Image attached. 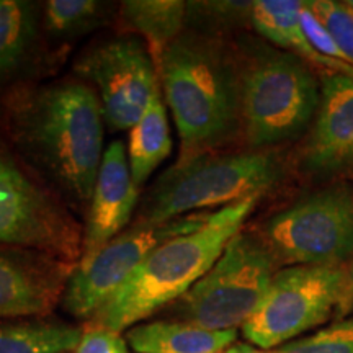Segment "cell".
<instances>
[{
    "label": "cell",
    "instance_id": "3",
    "mask_svg": "<svg viewBox=\"0 0 353 353\" xmlns=\"http://www.w3.org/2000/svg\"><path fill=\"white\" fill-rule=\"evenodd\" d=\"M157 74L180 134L176 164L231 134L241 117V81L218 43L182 33L164 51Z\"/></svg>",
    "mask_w": 353,
    "mask_h": 353
},
{
    "label": "cell",
    "instance_id": "6",
    "mask_svg": "<svg viewBox=\"0 0 353 353\" xmlns=\"http://www.w3.org/2000/svg\"><path fill=\"white\" fill-rule=\"evenodd\" d=\"M276 267L262 237L241 231L210 272L172 304L174 312L210 330H237L263 301Z\"/></svg>",
    "mask_w": 353,
    "mask_h": 353
},
{
    "label": "cell",
    "instance_id": "5",
    "mask_svg": "<svg viewBox=\"0 0 353 353\" xmlns=\"http://www.w3.org/2000/svg\"><path fill=\"white\" fill-rule=\"evenodd\" d=\"M239 81L241 117L254 148L296 138L314 121L321 83L301 57L265 50L247 63Z\"/></svg>",
    "mask_w": 353,
    "mask_h": 353
},
{
    "label": "cell",
    "instance_id": "24",
    "mask_svg": "<svg viewBox=\"0 0 353 353\" xmlns=\"http://www.w3.org/2000/svg\"><path fill=\"white\" fill-rule=\"evenodd\" d=\"M343 273H345V280H343L342 296L337 312H335V319L337 321L353 317V259L343 265Z\"/></svg>",
    "mask_w": 353,
    "mask_h": 353
},
{
    "label": "cell",
    "instance_id": "18",
    "mask_svg": "<svg viewBox=\"0 0 353 353\" xmlns=\"http://www.w3.org/2000/svg\"><path fill=\"white\" fill-rule=\"evenodd\" d=\"M188 7L180 0H128L121 3L125 20L148 39L154 64L182 34Z\"/></svg>",
    "mask_w": 353,
    "mask_h": 353
},
{
    "label": "cell",
    "instance_id": "7",
    "mask_svg": "<svg viewBox=\"0 0 353 353\" xmlns=\"http://www.w3.org/2000/svg\"><path fill=\"white\" fill-rule=\"evenodd\" d=\"M262 239L278 263L343 267L353 259V185L293 203L265 223Z\"/></svg>",
    "mask_w": 353,
    "mask_h": 353
},
{
    "label": "cell",
    "instance_id": "4",
    "mask_svg": "<svg viewBox=\"0 0 353 353\" xmlns=\"http://www.w3.org/2000/svg\"><path fill=\"white\" fill-rule=\"evenodd\" d=\"M280 179L272 154L200 156L175 164L154 185L134 224H161L201 210L224 208L249 196H260Z\"/></svg>",
    "mask_w": 353,
    "mask_h": 353
},
{
    "label": "cell",
    "instance_id": "22",
    "mask_svg": "<svg viewBox=\"0 0 353 353\" xmlns=\"http://www.w3.org/2000/svg\"><path fill=\"white\" fill-rule=\"evenodd\" d=\"M275 350L276 353H353V317L335 321Z\"/></svg>",
    "mask_w": 353,
    "mask_h": 353
},
{
    "label": "cell",
    "instance_id": "16",
    "mask_svg": "<svg viewBox=\"0 0 353 353\" xmlns=\"http://www.w3.org/2000/svg\"><path fill=\"white\" fill-rule=\"evenodd\" d=\"M136 353H221L236 343L237 330H210L185 321H156L128 330Z\"/></svg>",
    "mask_w": 353,
    "mask_h": 353
},
{
    "label": "cell",
    "instance_id": "19",
    "mask_svg": "<svg viewBox=\"0 0 353 353\" xmlns=\"http://www.w3.org/2000/svg\"><path fill=\"white\" fill-rule=\"evenodd\" d=\"M82 329L48 321H0V353H69Z\"/></svg>",
    "mask_w": 353,
    "mask_h": 353
},
{
    "label": "cell",
    "instance_id": "2",
    "mask_svg": "<svg viewBox=\"0 0 353 353\" xmlns=\"http://www.w3.org/2000/svg\"><path fill=\"white\" fill-rule=\"evenodd\" d=\"M259 198L249 196L213 211L200 229L157 247L95 312L90 325L123 332L182 298L210 272L232 237L241 232Z\"/></svg>",
    "mask_w": 353,
    "mask_h": 353
},
{
    "label": "cell",
    "instance_id": "9",
    "mask_svg": "<svg viewBox=\"0 0 353 353\" xmlns=\"http://www.w3.org/2000/svg\"><path fill=\"white\" fill-rule=\"evenodd\" d=\"M82 239L72 216L0 144V247L72 262L82 257Z\"/></svg>",
    "mask_w": 353,
    "mask_h": 353
},
{
    "label": "cell",
    "instance_id": "26",
    "mask_svg": "<svg viewBox=\"0 0 353 353\" xmlns=\"http://www.w3.org/2000/svg\"><path fill=\"white\" fill-rule=\"evenodd\" d=\"M343 3H345V6L353 12V0H345V2H343Z\"/></svg>",
    "mask_w": 353,
    "mask_h": 353
},
{
    "label": "cell",
    "instance_id": "11",
    "mask_svg": "<svg viewBox=\"0 0 353 353\" xmlns=\"http://www.w3.org/2000/svg\"><path fill=\"white\" fill-rule=\"evenodd\" d=\"M76 69L99 88L105 123L114 131L131 130L159 88L156 64L138 38L95 44L79 57Z\"/></svg>",
    "mask_w": 353,
    "mask_h": 353
},
{
    "label": "cell",
    "instance_id": "23",
    "mask_svg": "<svg viewBox=\"0 0 353 353\" xmlns=\"http://www.w3.org/2000/svg\"><path fill=\"white\" fill-rule=\"evenodd\" d=\"M74 353H131L120 332L88 325L82 330V337Z\"/></svg>",
    "mask_w": 353,
    "mask_h": 353
},
{
    "label": "cell",
    "instance_id": "12",
    "mask_svg": "<svg viewBox=\"0 0 353 353\" xmlns=\"http://www.w3.org/2000/svg\"><path fill=\"white\" fill-rule=\"evenodd\" d=\"M70 273V262L50 254L0 247V321L50 312Z\"/></svg>",
    "mask_w": 353,
    "mask_h": 353
},
{
    "label": "cell",
    "instance_id": "17",
    "mask_svg": "<svg viewBox=\"0 0 353 353\" xmlns=\"http://www.w3.org/2000/svg\"><path fill=\"white\" fill-rule=\"evenodd\" d=\"M172 138L165 105L161 99L159 88L154 92L151 103L141 120L130 130L128 143V161L134 183H145L154 170L169 157Z\"/></svg>",
    "mask_w": 353,
    "mask_h": 353
},
{
    "label": "cell",
    "instance_id": "20",
    "mask_svg": "<svg viewBox=\"0 0 353 353\" xmlns=\"http://www.w3.org/2000/svg\"><path fill=\"white\" fill-rule=\"evenodd\" d=\"M37 7L23 0H0V79L19 65L37 37Z\"/></svg>",
    "mask_w": 353,
    "mask_h": 353
},
{
    "label": "cell",
    "instance_id": "21",
    "mask_svg": "<svg viewBox=\"0 0 353 353\" xmlns=\"http://www.w3.org/2000/svg\"><path fill=\"white\" fill-rule=\"evenodd\" d=\"M101 23V3L95 0H50L44 25L57 37H74Z\"/></svg>",
    "mask_w": 353,
    "mask_h": 353
},
{
    "label": "cell",
    "instance_id": "10",
    "mask_svg": "<svg viewBox=\"0 0 353 353\" xmlns=\"http://www.w3.org/2000/svg\"><path fill=\"white\" fill-rule=\"evenodd\" d=\"M210 213H193L161 224H134L101 247L94 257L79 262L64 291V307L79 319H92L157 247L176 236L200 229Z\"/></svg>",
    "mask_w": 353,
    "mask_h": 353
},
{
    "label": "cell",
    "instance_id": "1",
    "mask_svg": "<svg viewBox=\"0 0 353 353\" xmlns=\"http://www.w3.org/2000/svg\"><path fill=\"white\" fill-rule=\"evenodd\" d=\"M103 110L90 87L61 82L20 97L12 128L21 148L70 198L90 203L103 159Z\"/></svg>",
    "mask_w": 353,
    "mask_h": 353
},
{
    "label": "cell",
    "instance_id": "14",
    "mask_svg": "<svg viewBox=\"0 0 353 353\" xmlns=\"http://www.w3.org/2000/svg\"><path fill=\"white\" fill-rule=\"evenodd\" d=\"M138 195L139 188L132 180L125 144L113 141L103 152L90 198L81 262L92 259L101 247L120 236L138 205Z\"/></svg>",
    "mask_w": 353,
    "mask_h": 353
},
{
    "label": "cell",
    "instance_id": "25",
    "mask_svg": "<svg viewBox=\"0 0 353 353\" xmlns=\"http://www.w3.org/2000/svg\"><path fill=\"white\" fill-rule=\"evenodd\" d=\"M221 353H276V350H265V348L255 347L252 343H232L231 347L224 348Z\"/></svg>",
    "mask_w": 353,
    "mask_h": 353
},
{
    "label": "cell",
    "instance_id": "8",
    "mask_svg": "<svg viewBox=\"0 0 353 353\" xmlns=\"http://www.w3.org/2000/svg\"><path fill=\"white\" fill-rule=\"evenodd\" d=\"M343 267L290 265L276 270L255 314L242 334L255 347L275 350L335 317L341 303Z\"/></svg>",
    "mask_w": 353,
    "mask_h": 353
},
{
    "label": "cell",
    "instance_id": "13",
    "mask_svg": "<svg viewBox=\"0 0 353 353\" xmlns=\"http://www.w3.org/2000/svg\"><path fill=\"white\" fill-rule=\"evenodd\" d=\"M303 165L325 179L353 172V76L327 72L322 79Z\"/></svg>",
    "mask_w": 353,
    "mask_h": 353
},
{
    "label": "cell",
    "instance_id": "15",
    "mask_svg": "<svg viewBox=\"0 0 353 353\" xmlns=\"http://www.w3.org/2000/svg\"><path fill=\"white\" fill-rule=\"evenodd\" d=\"M304 2L301 0H255L249 2V19L255 32L267 38L268 41L283 48L286 52L301 57L325 69L327 72L348 74L353 76V68L329 59L314 50L304 32L301 12Z\"/></svg>",
    "mask_w": 353,
    "mask_h": 353
}]
</instances>
